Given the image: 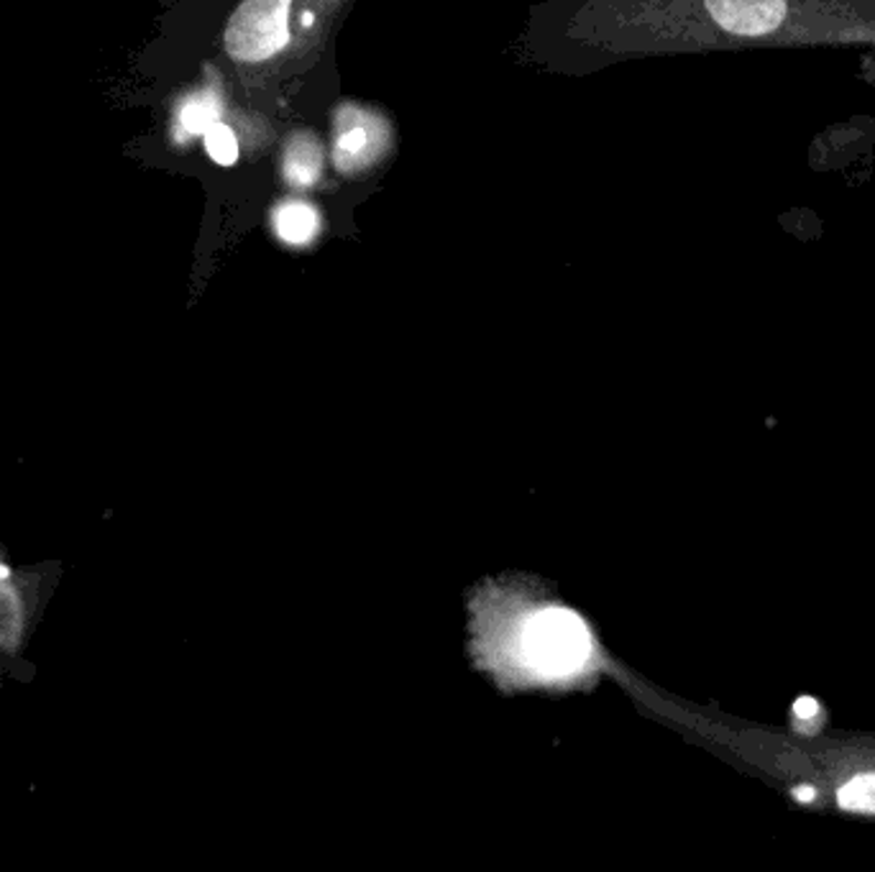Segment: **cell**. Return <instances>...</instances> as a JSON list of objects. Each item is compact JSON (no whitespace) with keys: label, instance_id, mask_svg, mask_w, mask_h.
<instances>
[{"label":"cell","instance_id":"8fae6325","mask_svg":"<svg viewBox=\"0 0 875 872\" xmlns=\"http://www.w3.org/2000/svg\"><path fill=\"white\" fill-rule=\"evenodd\" d=\"M814 796H816V790L809 788V786H801V788L793 790V798H796V801H804V803H812Z\"/></svg>","mask_w":875,"mask_h":872},{"label":"cell","instance_id":"7a4b0ae2","mask_svg":"<svg viewBox=\"0 0 875 872\" xmlns=\"http://www.w3.org/2000/svg\"><path fill=\"white\" fill-rule=\"evenodd\" d=\"M292 0H243L226 29V49L233 60L261 62L288 44Z\"/></svg>","mask_w":875,"mask_h":872},{"label":"cell","instance_id":"52a82bcc","mask_svg":"<svg viewBox=\"0 0 875 872\" xmlns=\"http://www.w3.org/2000/svg\"><path fill=\"white\" fill-rule=\"evenodd\" d=\"M218 113H220L218 101L212 95L192 97V101L183 108V113H179V126L192 136L206 134L212 124H218Z\"/></svg>","mask_w":875,"mask_h":872},{"label":"cell","instance_id":"6da1fadb","mask_svg":"<svg viewBox=\"0 0 875 872\" xmlns=\"http://www.w3.org/2000/svg\"><path fill=\"white\" fill-rule=\"evenodd\" d=\"M502 630L489 640L494 665L514 673L520 683L561 686L594 665L596 653L584 619L559 605L530 607L502 619Z\"/></svg>","mask_w":875,"mask_h":872},{"label":"cell","instance_id":"5b68a950","mask_svg":"<svg viewBox=\"0 0 875 872\" xmlns=\"http://www.w3.org/2000/svg\"><path fill=\"white\" fill-rule=\"evenodd\" d=\"M317 231V213L305 202H284L277 210V233L290 243H305Z\"/></svg>","mask_w":875,"mask_h":872},{"label":"cell","instance_id":"277c9868","mask_svg":"<svg viewBox=\"0 0 875 872\" xmlns=\"http://www.w3.org/2000/svg\"><path fill=\"white\" fill-rule=\"evenodd\" d=\"M284 175L294 185H310L321 175V146L313 136L298 134L290 138L284 154Z\"/></svg>","mask_w":875,"mask_h":872},{"label":"cell","instance_id":"30bf717a","mask_svg":"<svg viewBox=\"0 0 875 872\" xmlns=\"http://www.w3.org/2000/svg\"><path fill=\"white\" fill-rule=\"evenodd\" d=\"M364 144H366V134L362 132V128H351V132H346L338 138V149L346 151V154L362 151Z\"/></svg>","mask_w":875,"mask_h":872},{"label":"cell","instance_id":"7c38bea8","mask_svg":"<svg viewBox=\"0 0 875 872\" xmlns=\"http://www.w3.org/2000/svg\"><path fill=\"white\" fill-rule=\"evenodd\" d=\"M6 576H8V568H6L3 564H0V581H3V578H6Z\"/></svg>","mask_w":875,"mask_h":872},{"label":"cell","instance_id":"ba28073f","mask_svg":"<svg viewBox=\"0 0 875 872\" xmlns=\"http://www.w3.org/2000/svg\"><path fill=\"white\" fill-rule=\"evenodd\" d=\"M206 149L210 157L223 167L233 165V161L239 159V144H236V136L231 134V128L220 124V120L206 132Z\"/></svg>","mask_w":875,"mask_h":872},{"label":"cell","instance_id":"9c48e42d","mask_svg":"<svg viewBox=\"0 0 875 872\" xmlns=\"http://www.w3.org/2000/svg\"><path fill=\"white\" fill-rule=\"evenodd\" d=\"M820 712H822L820 701H814L812 696H801L793 701V716H796V719H816Z\"/></svg>","mask_w":875,"mask_h":872},{"label":"cell","instance_id":"3957f363","mask_svg":"<svg viewBox=\"0 0 875 872\" xmlns=\"http://www.w3.org/2000/svg\"><path fill=\"white\" fill-rule=\"evenodd\" d=\"M711 19L738 36H763L787 19V0H705Z\"/></svg>","mask_w":875,"mask_h":872},{"label":"cell","instance_id":"8992f818","mask_svg":"<svg viewBox=\"0 0 875 872\" xmlns=\"http://www.w3.org/2000/svg\"><path fill=\"white\" fill-rule=\"evenodd\" d=\"M837 801L845 811L875 813V773L855 776L850 784L842 786Z\"/></svg>","mask_w":875,"mask_h":872}]
</instances>
